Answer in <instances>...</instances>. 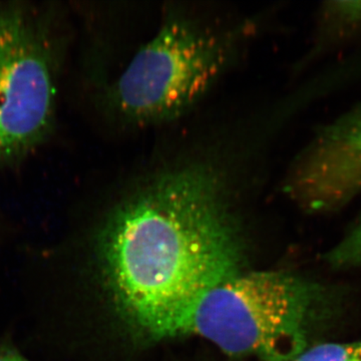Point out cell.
I'll return each mask as SVG.
<instances>
[{
  "instance_id": "cell-1",
  "label": "cell",
  "mask_w": 361,
  "mask_h": 361,
  "mask_svg": "<svg viewBox=\"0 0 361 361\" xmlns=\"http://www.w3.org/2000/svg\"><path fill=\"white\" fill-rule=\"evenodd\" d=\"M234 177L210 156L141 178L104 221L99 255L121 317L145 337H176L209 289L243 270Z\"/></svg>"
},
{
  "instance_id": "cell-2",
  "label": "cell",
  "mask_w": 361,
  "mask_h": 361,
  "mask_svg": "<svg viewBox=\"0 0 361 361\" xmlns=\"http://www.w3.org/2000/svg\"><path fill=\"white\" fill-rule=\"evenodd\" d=\"M254 26L217 25L185 9H169L109 90L111 110L130 127L178 120L231 68Z\"/></svg>"
},
{
  "instance_id": "cell-3",
  "label": "cell",
  "mask_w": 361,
  "mask_h": 361,
  "mask_svg": "<svg viewBox=\"0 0 361 361\" xmlns=\"http://www.w3.org/2000/svg\"><path fill=\"white\" fill-rule=\"evenodd\" d=\"M331 310L322 285L282 271L242 270L196 301L176 337H202L234 357L290 361Z\"/></svg>"
},
{
  "instance_id": "cell-4",
  "label": "cell",
  "mask_w": 361,
  "mask_h": 361,
  "mask_svg": "<svg viewBox=\"0 0 361 361\" xmlns=\"http://www.w3.org/2000/svg\"><path fill=\"white\" fill-rule=\"evenodd\" d=\"M54 85L40 33L23 9L0 11V165L39 141L54 110Z\"/></svg>"
},
{
  "instance_id": "cell-5",
  "label": "cell",
  "mask_w": 361,
  "mask_h": 361,
  "mask_svg": "<svg viewBox=\"0 0 361 361\" xmlns=\"http://www.w3.org/2000/svg\"><path fill=\"white\" fill-rule=\"evenodd\" d=\"M283 189L311 214L339 210L361 195V104L315 133L292 161Z\"/></svg>"
},
{
  "instance_id": "cell-6",
  "label": "cell",
  "mask_w": 361,
  "mask_h": 361,
  "mask_svg": "<svg viewBox=\"0 0 361 361\" xmlns=\"http://www.w3.org/2000/svg\"><path fill=\"white\" fill-rule=\"evenodd\" d=\"M324 260L334 269L361 267V218L356 221L343 238L325 254Z\"/></svg>"
},
{
  "instance_id": "cell-7",
  "label": "cell",
  "mask_w": 361,
  "mask_h": 361,
  "mask_svg": "<svg viewBox=\"0 0 361 361\" xmlns=\"http://www.w3.org/2000/svg\"><path fill=\"white\" fill-rule=\"evenodd\" d=\"M323 21L341 32H361V0H334L323 6Z\"/></svg>"
},
{
  "instance_id": "cell-8",
  "label": "cell",
  "mask_w": 361,
  "mask_h": 361,
  "mask_svg": "<svg viewBox=\"0 0 361 361\" xmlns=\"http://www.w3.org/2000/svg\"><path fill=\"white\" fill-rule=\"evenodd\" d=\"M290 361H361V341L315 344Z\"/></svg>"
},
{
  "instance_id": "cell-9",
  "label": "cell",
  "mask_w": 361,
  "mask_h": 361,
  "mask_svg": "<svg viewBox=\"0 0 361 361\" xmlns=\"http://www.w3.org/2000/svg\"><path fill=\"white\" fill-rule=\"evenodd\" d=\"M0 361H30L11 350H0Z\"/></svg>"
}]
</instances>
